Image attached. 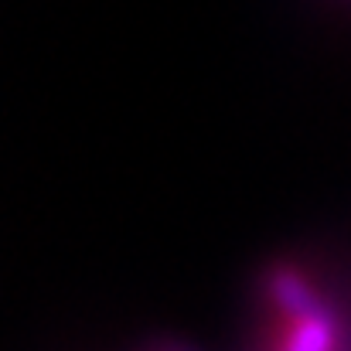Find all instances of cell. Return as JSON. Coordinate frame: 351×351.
I'll return each mask as SVG.
<instances>
[{"label": "cell", "mask_w": 351, "mask_h": 351, "mask_svg": "<svg viewBox=\"0 0 351 351\" xmlns=\"http://www.w3.org/2000/svg\"><path fill=\"white\" fill-rule=\"evenodd\" d=\"M157 351H181V348H171V345H167V348H157Z\"/></svg>", "instance_id": "2"}, {"label": "cell", "mask_w": 351, "mask_h": 351, "mask_svg": "<svg viewBox=\"0 0 351 351\" xmlns=\"http://www.w3.org/2000/svg\"><path fill=\"white\" fill-rule=\"evenodd\" d=\"M263 351H351V324L304 269L276 266L263 283Z\"/></svg>", "instance_id": "1"}]
</instances>
